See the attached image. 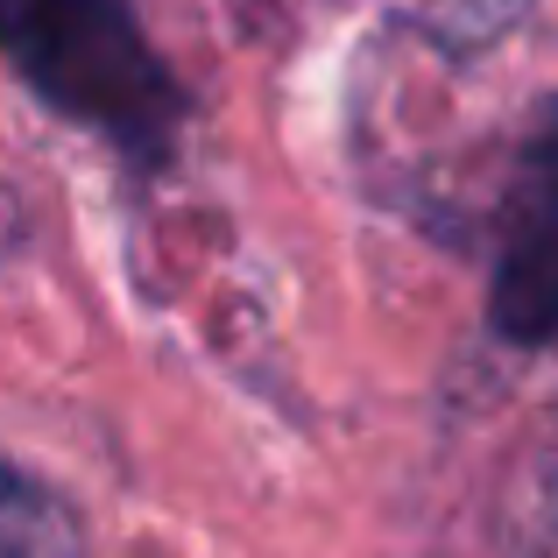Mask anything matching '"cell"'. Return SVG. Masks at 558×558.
Returning a JSON list of instances; mask_svg holds the SVG:
<instances>
[{
	"instance_id": "obj_3",
	"label": "cell",
	"mask_w": 558,
	"mask_h": 558,
	"mask_svg": "<svg viewBox=\"0 0 558 558\" xmlns=\"http://www.w3.org/2000/svg\"><path fill=\"white\" fill-rule=\"evenodd\" d=\"M0 558H78L71 509L14 460H0Z\"/></svg>"
},
{
	"instance_id": "obj_1",
	"label": "cell",
	"mask_w": 558,
	"mask_h": 558,
	"mask_svg": "<svg viewBox=\"0 0 558 558\" xmlns=\"http://www.w3.org/2000/svg\"><path fill=\"white\" fill-rule=\"evenodd\" d=\"M0 57L43 107L93 128L128 163H163L184 128V85L128 0H0Z\"/></svg>"
},
{
	"instance_id": "obj_2",
	"label": "cell",
	"mask_w": 558,
	"mask_h": 558,
	"mask_svg": "<svg viewBox=\"0 0 558 558\" xmlns=\"http://www.w3.org/2000/svg\"><path fill=\"white\" fill-rule=\"evenodd\" d=\"M488 326L509 347L558 340V99H545L495 213Z\"/></svg>"
}]
</instances>
